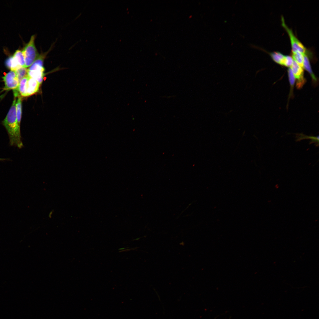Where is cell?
Listing matches in <instances>:
<instances>
[{"mask_svg": "<svg viewBox=\"0 0 319 319\" xmlns=\"http://www.w3.org/2000/svg\"><path fill=\"white\" fill-rule=\"evenodd\" d=\"M29 76L27 75L19 82L18 88L13 90L14 93L17 95L26 97L27 85Z\"/></svg>", "mask_w": 319, "mask_h": 319, "instance_id": "obj_7", "label": "cell"}, {"mask_svg": "<svg viewBox=\"0 0 319 319\" xmlns=\"http://www.w3.org/2000/svg\"><path fill=\"white\" fill-rule=\"evenodd\" d=\"M27 69L26 67H21L14 71L19 82L22 78L27 75Z\"/></svg>", "mask_w": 319, "mask_h": 319, "instance_id": "obj_15", "label": "cell"}, {"mask_svg": "<svg viewBox=\"0 0 319 319\" xmlns=\"http://www.w3.org/2000/svg\"><path fill=\"white\" fill-rule=\"evenodd\" d=\"M3 79L5 84L4 90H13L18 88L19 82L14 71H9L3 77Z\"/></svg>", "mask_w": 319, "mask_h": 319, "instance_id": "obj_5", "label": "cell"}, {"mask_svg": "<svg viewBox=\"0 0 319 319\" xmlns=\"http://www.w3.org/2000/svg\"><path fill=\"white\" fill-rule=\"evenodd\" d=\"M45 70H30L27 69V75L37 81L40 84L43 81Z\"/></svg>", "mask_w": 319, "mask_h": 319, "instance_id": "obj_9", "label": "cell"}, {"mask_svg": "<svg viewBox=\"0 0 319 319\" xmlns=\"http://www.w3.org/2000/svg\"><path fill=\"white\" fill-rule=\"evenodd\" d=\"M5 65L11 71H15L19 68L22 67L19 66L14 59L13 56L8 57L5 61Z\"/></svg>", "mask_w": 319, "mask_h": 319, "instance_id": "obj_12", "label": "cell"}, {"mask_svg": "<svg viewBox=\"0 0 319 319\" xmlns=\"http://www.w3.org/2000/svg\"><path fill=\"white\" fill-rule=\"evenodd\" d=\"M35 35H32L30 41L26 45L22 51L26 68L30 67L40 55L35 45Z\"/></svg>", "mask_w": 319, "mask_h": 319, "instance_id": "obj_2", "label": "cell"}, {"mask_svg": "<svg viewBox=\"0 0 319 319\" xmlns=\"http://www.w3.org/2000/svg\"><path fill=\"white\" fill-rule=\"evenodd\" d=\"M288 73L289 79L291 86L290 92L289 94V95L291 96L293 94V88L296 80L292 71L290 68H289L288 69Z\"/></svg>", "mask_w": 319, "mask_h": 319, "instance_id": "obj_16", "label": "cell"}, {"mask_svg": "<svg viewBox=\"0 0 319 319\" xmlns=\"http://www.w3.org/2000/svg\"><path fill=\"white\" fill-rule=\"evenodd\" d=\"M296 80V86L300 89L305 84L306 80L304 77L303 68L300 66L293 60V63L290 67Z\"/></svg>", "mask_w": 319, "mask_h": 319, "instance_id": "obj_4", "label": "cell"}, {"mask_svg": "<svg viewBox=\"0 0 319 319\" xmlns=\"http://www.w3.org/2000/svg\"><path fill=\"white\" fill-rule=\"evenodd\" d=\"M293 61V60L292 56L288 55L286 56L284 66L290 68L292 66Z\"/></svg>", "mask_w": 319, "mask_h": 319, "instance_id": "obj_17", "label": "cell"}, {"mask_svg": "<svg viewBox=\"0 0 319 319\" xmlns=\"http://www.w3.org/2000/svg\"><path fill=\"white\" fill-rule=\"evenodd\" d=\"M281 21L282 26L286 31L289 37L292 47V52L294 53L298 51L303 54L306 53L307 51V49L295 36L292 30L289 28L285 24L284 17L282 16L281 17Z\"/></svg>", "mask_w": 319, "mask_h": 319, "instance_id": "obj_3", "label": "cell"}, {"mask_svg": "<svg viewBox=\"0 0 319 319\" xmlns=\"http://www.w3.org/2000/svg\"><path fill=\"white\" fill-rule=\"evenodd\" d=\"M16 114L18 125L20 127L22 117V101L20 97H18L16 104Z\"/></svg>", "mask_w": 319, "mask_h": 319, "instance_id": "obj_13", "label": "cell"}, {"mask_svg": "<svg viewBox=\"0 0 319 319\" xmlns=\"http://www.w3.org/2000/svg\"><path fill=\"white\" fill-rule=\"evenodd\" d=\"M13 56L19 66L25 67V58L22 51L19 50H16Z\"/></svg>", "mask_w": 319, "mask_h": 319, "instance_id": "obj_11", "label": "cell"}, {"mask_svg": "<svg viewBox=\"0 0 319 319\" xmlns=\"http://www.w3.org/2000/svg\"><path fill=\"white\" fill-rule=\"evenodd\" d=\"M40 84L36 80L29 77L27 85L26 97L30 96L37 92L39 90Z\"/></svg>", "mask_w": 319, "mask_h": 319, "instance_id": "obj_6", "label": "cell"}, {"mask_svg": "<svg viewBox=\"0 0 319 319\" xmlns=\"http://www.w3.org/2000/svg\"><path fill=\"white\" fill-rule=\"evenodd\" d=\"M16 104V100L15 98L2 123L8 134L10 145L21 148L23 145L21 140L20 127L17 122Z\"/></svg>", "mask_w": 319, "mask_h": 319, "instance_id": "obj_1", "label": "cell"}, {"mask_svg": "<svg viewBox=\"0 0 319 319\" xmlns=\"http://www.w3.org/2000/svg\"><path fill=\"white\" fill-rule=\"evenodd\" d=\"M272 59L276 63L284 66L285 56L279 52H274L269 53Z\"/></svg>", "mask_w": 319, "mask_h": 319, "instance_id": "obj_10", "label": "cell"}, {"mask_svg": "<svg viewBox=\"0 0 319 319\" xmlns=\"http://www.w3.org/2000/svg\"><path fill=\"white\" fill-rule=\"evenodd\" d=\"M303 57V68H304L310 74L312 79V82L314 84H316L318 80L312 69L309 57L306 54H304Z\"/></svg>", "mask_w": 319, "mask_h": 319, "instance_id": "obj_8", "label": "cell"}, {"mask_svg": "<svg viewBox=\"0 0 319 319\" xmlns=\"http://www.w3.org/2000/svg\"><path fill=\"white\" fill-rule=\"evenodd\" d=\"M303 55L304 54L298 51L292 53V57L293 60L303 68L304 60Z\"/></svg>", "mask_w": 319, "mask_h": 319, "instance_id": "obj_14", "label": "cell"}, {"mask_svg": "<svg viewBox=\"0 0 319 319\" xmlns=\"http://www.w3.org/2000/svg\"><path fill=\"white\" fill-rule=\"evenodd\" d=\"M6 160V159H4V158H0V160Z\"/></svg>", "mask_w": 319, "mask_h": 319, "instance_id": "obj_18", "label": "cell"}]
</instances>
